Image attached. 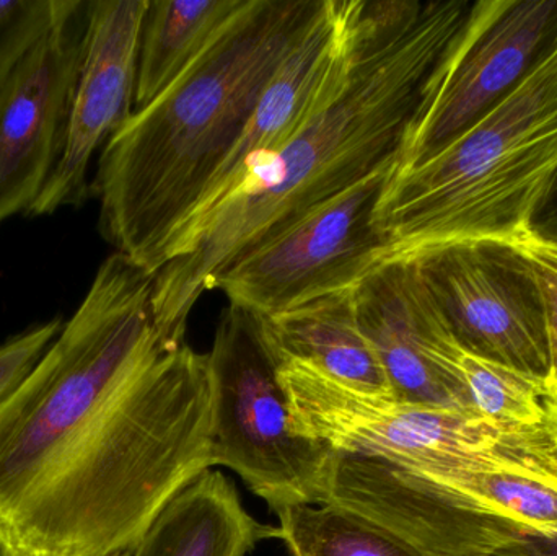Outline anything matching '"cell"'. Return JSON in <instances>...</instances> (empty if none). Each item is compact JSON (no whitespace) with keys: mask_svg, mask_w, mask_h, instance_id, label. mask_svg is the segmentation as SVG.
I'll list each match as a JSON object with an SVG mask.
<instances>
[{"mask_svg":"<svg viewBox=\"0 0 557 556\" xmlns=\"http://www.w3.org/2000/svg\"><path fill=\"white\" fill-rule=\"evenodd\" d=\"M153 283L113 251L0 407V556L133 552L214 469L209 358L159 332Z\"/></svg>","mask_w":557,"mask_h":556,"instance_id":"1","label":"cell"},{"mask_svg":"<svg viewBox=\"0 0 557 556\" xmlns=\"http://www.w3.org/2000/svg\"><path fill=\"white\" fill-rule=\"evenodd\" d=\"M473 7L359 0L352 67L339 90L278 152L255 163L157 271L153 320L165 338L186 339L196 302L238 258L357 183L398 170Z\"/></svg>","mask_w":557,"mask_h":556,"instance_id":"2","label":"cell"},{"mask_svg":"<svg viewBox=\"0 0 557 556\" xmlns=\"http://www.w3.org/2000/svg\"><path fill=\"white\" fill-rule=\"evenodd\" d=\"M323 0H245L185 74L134 111L91 178L98 231L157 274L176 228L240 139L258 98Z\"/></svg>","mask_w":557,"mask_h":556,"instance_id":"3","label":"cell"},{"mask_svg":"<svg viewBox=\"0 0 557 556\" xmlns=\"http://www.w3.org/2000/svg\"><path fill=\"white\" fill-rule=\"evenodd\" d=\"M557 169V46L493 113L414 169L393 173L375 224L389 260L467 238L525 240Z\"/></svg>","mask_w":557,"mask_h":556,"instance_id":"4","label":"cell"},{"mask_svg":"<svg viewBox=\"0 0 557 556\" xmlns=\"http://www.w3.org/2000/svg\"><path fill=\"white\" fill-rule=\"evenodd\" d=\"M295 433L334 453L373 457L445 485L455 473L509 470L557 479L548 427L499 423L471 411L354 391L300 361L277 366Z\"/></svg>","mask_w":557,"mask_h":556,"instance_id":"5","label":"cell"},{"mask_svg":"<svg viewBox=\"0 0 557 556\" xmlns=\"http://www.w3.org/2000/svg\"><path fill=\"white\" fill-rule=\"evenodd\" d=\"M214 467H227L271 511L318 505L333 450L295 433L257 319L228 306L208 353Z\"/></svg>","mask_w":557,"mask_h":556,"instance_id":"6","label":"cell"},{"mask_svg":"<svg viewBox=\"0 0 557 556\" xmlns=\"http://www.w3.org/2000/svg\"><path fill=\"white\" fill-rule=\"evenodd\" d=\"M412 260L465 355L549 387L553 362L545 296L520 242L467 238L424 248Z\"/></svg>","mask_w":557,"mask_h":556,"instance_id":"7","label":"cell"},{"mask_svg":"<svg viewBox=\"0 0 557 556\" xmlns=\"http://www.w3.org/2000/svg\"><path fill=\"white\" fill-rule=\"evenodd\" d=\"M396 170H383L318 206L297 224L238 258L219 277L231 306L270 317L308 300L354 291L388 261L376 206Z\"/></svg>","mask_w":557,"mask_h":556,"instance_id":"8","label":"cell"},{"mask_svg":"<svg viewBox=\"0 0 557 556\" xmlns=\"http://www.w3.org/2000/svg\"><path fill=\"white\" fill-rule=\"evenodd\" d=\"M556 46L557 0H476L396 172L434 159L493 113Z\"/></svg>","mask_w":557,"mask_h":556,"instance_id":"9","label":"cell"},{"mask_svg":"<svg viewBox=\"0 0 557 556\" xmlns=\"http://www.w3.org/2000/svg\"><path fill=\"white\" fill-rule=\"evenodd\" d=\"M88 18L90 0H67L0 87V224L28 211L61 157Z\"/></svg>","mask_w":557,"mask_h":556,"instance_id":"10","label":"cell"},{"mask_svg":"<svg viewBox=\"0 0 557 556\" xmlns=\"http://www.w3.org/2000/svg\"><path fill=\"white\" fill-rule=\"evenodd\" d=\"M320 503L356 512L428 556H491L510 542L535 534L401 467L334 450Z\"/></svg>","mask_w":557,"mask_h":556,"instance_id":"11","label":"cell"},{"mask_svg":"<svg viewBox=\"0 0 557 556\" xmlns=\"http://www.w3.org/2000/svg\"><path fill=\"white\" fill-rule=\"evenodd\" d=\"M357 9L359 0H323L313 22L258 98L240 139L170 238L163 264L238 188L255 163L278 152L339 90L352 67Z\"/></svg>","mask_w":557,"mask_h":556,"instance_id":"12","label":"cell"},{"mask_svg":"<svg viewBox=\"0 0 557 556\" xmlns=\"http://www.w3.org/2000/svg\"><path fill=\"white\" fill-rule=\"evenodd\" d=\"M149 0H90L87 46L61 157L25 215L82 208L91 198L95 153L134 113L140 32Z\"/></svg>","mask_w":557,"mask_h":556,"instance_id":"13","label":"cell"},{"mask_svg":"<svg viewBox=\"0 0 557 556\" xmlns=\"http://www.w3.org/2000/svg\"><path fill=\"white\" fill-rule=\"evenodd\" d=\"M354 307L395 400L474 413L463 391L429 356L444 320L414 261L380 264L354 289Z\"/></svg>","mask_w":557,"mask_h":556,"instance_id":"14","label":"cell"},{"mask_svg":"<svg viewBox=\"0 0 557 556\" xmlns=\"http://www.w3.org/2000/svg\"><path fill=\"white\" fill-rule=\"evenodd\" d=\"M255 319L274 365L305 362L354 391L392 397L385 372L357 322L354 291Z\"/></svg>","mask_w":557,"mask_h":556,"instance_id":"15","label":"cell"},{"mask_svg":"<svg viewBox=\"0 0 557 556\" xmlns=\"http://www.w3.org/2000/svg\"><path fill=\"white\" fill-rule=\"evenodd\" d=\"M270 538L276 529L251 518L234 482L209 470L160 512L131 556H247Z\"/></svg>","mask_w":557,"mask_h":556,"instance_id":"16","label":"cell"},{"mask_svg":"<svg viewBox=\"0 0 557 556\" xmlns=\"http://www.w3.org/2000/svg\"><path fill=\"white\" fill-rule=\"evenodd\" d=\"M244 2L149 0L140 32L134 108L140 110L169 90Z\"/></svg>","mask_w":557,"mask_h":556,"instance_id":"17","label":"cell"},{"mask_svg":"<svg viewBox=\"0 0 557 556\" xmlns=\"http://www.w3.org/2000/svg\"><path fill=\"white\" fill-rule=\"evenodd\" d=\"M276 515V539L284 542L290 556H428L339 506H288Z\"/></svg>","mask_w":557,"mask_h":556,"instance_id":"18","label":"cell"},{"mask_svg":"<svg viewBox=\"0 0 557 556\" xmlns=\"http://www.w3.org/2000/svg\"><path fill=\"white\" fill-rule=\"evenodd\" d=\"M445 486L535 534L557 535V480L509 470H478L455 473Z\"/></svg>","mask_w":557,"mask_h":556,"instance_id":"19","label":"cell"},{"mask_svg":"<svg viewBox=\"0 0 557 556\" xmlns=\"http://www.w3.org/2000/svg\"><path fill=\"white\" fill-rule=\"evenodd\" d=\"M455 368L467 388L474 413L520 427L548 424L549 387L512 369L458 353Z\"/></svg>","mask_w":557,"mask_h":556,"instance_id":"20","label":"cell"},{"mask_svg":"<svg viewBox=\"0 0 557 556\" xmlns=\"http://www.w3.org/2000/svg\"><path fill=\"white\" fill-rule=\"evenodd\" d=\"M67 0L0 2V87L26 52L52 28Z\"/></svg>","mask_w":557,"mask_h":556,"instance_id":"21","label":"cell"},{"mask_svg":"<svg viewBox=\"0 0 557 556\" xmlns=\"http://www.w3.org/2000/svg\"><path fill=\"white\" fill-rule=\"evenodd\" d=\"M62 320L36 323L0 345V407L18 391L61 333Z\"/></svg>","mask_w":557,"mask_h":556,"instance_id":"22","label":"cell"},{"mask_svg":"<svg viewBox=\"0 0 557 556\" xmlns=\"http://www.w3.org/2000/svg\"><path fill=\"white\" fill-rule=\"evenodd\" d=\"M525 240L557 250V169L530 214Z\"/></svg>","mask_w":557,"mask_h":556,"instance_id":"23","label":"cell"},{"mask_svg":"<svg viewBox=\"0 0 557 556\" xmlns=\"http://www.w3.org/2000/svg\"><path fill=\"white\" fill-rule=\"evenodd\" d=\"M529 257L532 258L533 264H535L540 286H542L543 296H545L553 362V375L549 391H557V271L553 270L548 264L543 263V261L536 260L532 255H529Z\"/></svg>","mask_w":557,"mask_h":556,"instance_id":"24","label":"cell"},{"mask_svg":"<svg viewBox=\"0 0 557 556\" xmlns=\"http://www.w3.org/2000/svg\"><path fill=\"white\" fill-rule=\"evenodd\" d=\"M491 556H557V535L530 534L504 545Z\"/></svg>","mask_w":557,"mask_h":556,"instance_id":"25","label":"cell"},{"mask_svg":"<svg viewBox=\"0 0 557 556\" xmlns=\"http://www.w3.org/2000/svg\"><path fill=\"white\" fill-rule=\"evenodd\" d=\"M523 250L527 254L532 255L536 260L543 261V263L552 267L553 270L557 271V250L556 248L543 247V245L535 244V242L522 240L520 242Z\"/></svg>","mask_w":557,"mask_h":556,"instance_id":"26","label":"cell"},{"mask_svg":"<svg viewBox=\"0 0 557 556\" xmlns=\"http://www.w3.org/2000/svg\"><path fill=\"white\" fill-rule=\"evenodd\" d=\"M546 408H548V427L553 431L557 440V391L549 392L548 400H546Z\"/></svg>","mask_w":557,"mask_h":556,"instance_id":"27","label":"cell"},{"mask_svg":"<svg viewBox=\"0 0 557 556\" xmlns=\"http://www.w3.org/2000/svg\"><path fill=\"white\" fill-rule=\"evenodd\" d=\"M110 556H131V552H126V554H114Z\"/></svg>","mask_w":557,"mask_h":556,"instance_id":"28","label":"cell"}]
</instances>
